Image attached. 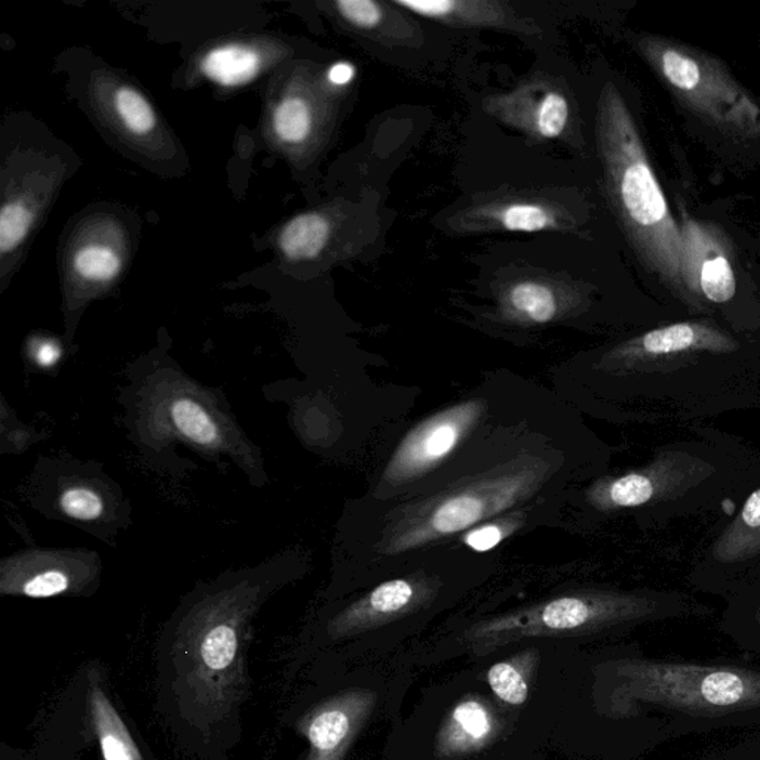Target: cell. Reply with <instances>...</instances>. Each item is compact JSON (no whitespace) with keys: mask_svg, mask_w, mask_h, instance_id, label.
<instances>
[{"mask_svg":"<svg viewBox=\"0 0 760 760\" xmlns=\"http://www.w3.org/2000/svg\"><path fill=\"white\" fill-rule=\"evenodd\" d=\"M595 138L612 207L645 266L691 300L680 272L682 237L650 166L632 112L614 83L600 92Z\"/></svg>","mask_w":760,"mask_h":760,"instance_id":"obj_1","label":"cell"},{"mask_svg":"<svg viewBox=\"0 0 760 760\" xmlns=\"http://www.w3.org/2000/svg\"><path fill=\"white\" fill-rule=\"evenodd\" d=\"M620 703H642L670 729L760 721V669L625 659L615 665Z\"/></svg>","mask_w":760,"mask_h":760,"instance_id":"obj_2","label":"cell"},{"mask_svg":"<svg viewBox=\"0 0 760 760\" xmlns=\"http://www.w3.org/2000/svg\"><path fill=\"white\" fill-rule=\"evenodd\" d=\"M549 474V462L526 457L487 474L480 481L465 483L446 494L415 502L389 519L377 548L385 554L416 552L434 541L469 531L526 502L547 483Z\"/></svg>","mask_w":760,"mask_h":760,"instance_id":"obj_3","label":"cell"},{"mask_svg":"<svg viewBox=\"0 0 760 760\" xmlns=\"http://www.w3.org/2000/svg\"><path fill=\"white\" fill-rule=\"evenodd\" d=\"M637 48L680 102L721 132L760 137V107L715 58L690 46L644 36Z\"/></svg>","mask_w":760,"mask_h":760,"instance_id":"obj_4","label":"cell"},{"mask_svg":"<svg viewBox=\"0 0 760 760\" xmlns=\"http://www.w3.org/2000/svg\"><path fill=\"white\" fill-rule=\"evenodd\" d=\"M654 611L644 599L615 594H572L483 621L465 633V642L483 655L524 637L569 636L614 627Z\"/></svg>","mask_w":760,"mask_h":760,"instance_id":"obj_5","label":"cell"},{"mask_svg":"<svg viewBox=\"0 0 760 760\" xmlns=\"http://www.w3.org/2000/svg\"><path fill=\"white\" fill-rule=\"evenodd\" d=\"M487 406L481 400L462 401L413 428L390 457L385 483L402 486L439 467L476 430Z\"/></svg>","mask_w":760,"mask_h":760,"instance_id":"obj_6","label":"cell"},{"mask_svg":"<svg viewBox=\"0 0 760 760\" xmlns=\"http://www.w3.org/2000/svg\"><path fill=\"white\" fill-rule=\"evenodd\" d=\"M680 237V272L684 288L694 297H704L715 304H725L737 292V280L730 263V247L716 226L696 222L682 214Z\"/></svg>","mask_w":760,"mask_h":760,"instance_id":"obj_7","label":"cell"},{"mask_svg":"<svg viewBox=\"0 0 760 760\" xmlns=\"http://www.w3.org/2000/svg\"><path fill=\"white\" fill-rule=\"evenodd\" d=\"M485 111L536 140H556L570 120L568 97L544 81L523 83L507 94L489 97Z\"/></svg>","mask_w":760,"mask_h":760,"instance_id":"obj_8","label":"cell"},{"mask_svg":"<svg viewBox=\"0 0 760 760\" xmlns=\"http://www.w3.org/2000/svg\"><path fill=\"white\" fill-rule=\"evenodd\" d=\"M434 598V587L422 577L390 579L351 604L330 625L336 637L350 636L401 619Z\"/></svg>","mask_w":760,"mask_h":760,"instance_id":"obj_9","label":"cell"},{"mask_svg":"<svg viewBox=\"0 0 760 760\" xmlns=\"http://www.w3.org/2000/svg\"><path fill=\"white\" fill-rule=\"evenodd\" d=\"M376 705L373 692H348L322 705L308 725V760H340Z\"/></svg>","mask_w":760,"mask_h":760,"instance_id":"obj_10","label":"cell"},{"mask_svg":"<svg viewBox=\"0 0 760 760\" xmlns=\"http://www.w3.org/2000/svg\"><path fill=\"white\" fill-rule=\"evenodd\" d=\"M464 225L477 230L544 232L568 229L570 218L548 201L506 198L473 208L465 214Z\"/></svg>","mask_w":760,"mask_h":760,"instance_id":"obj_11","label":"cell"},{"mask_svg":"<svg viewBox=\"0 0 760 760\" xmlns=\"http://www.w3.org/2000/svg\"><path fill=\"white\" fill-rule=\"evenodd\" d=\"M737 343L717 330L716 327L703 322H679V325L662 327L648 331L640 338L625 343L615 352L620 360H640L648 356L680 354V352L713 351L729 352Z\"/></svg>","mask_w":760,"mask_h":760,"instance_id":"obj_12","label":"cell"},{"mask_svg":"<svg viewBox=\"0 0 760 760\" xmlns=\"http://www.w3.org/2000/svg\"><path fill=\"white\" fill-rule=\"evenodd\" d=\"M393 3L411 14L453 27L519 32L528 27L526 21L519 20L507 3L495 0H393Z\"/></svg>","mask_w":760,"mask_h":760,"instance_id":"obj_13","label":"cell"},{"mask_svg":"<svg viewBox=\"0 0 760 760\" xmlns=\"http://www.w3.org/2000/svg\"><path fill=\"white\" fill-rule=\"evenodd\" d=\"M673 462L659 461L653 469L629 473L627 476L602 483L594 490L593 502L602 510L645 506L658 494H666L678 480Z\"/></svg>","mask_w":760,"mask_h":760,"instance_id":"obj_14","label":"cell"},{"mask_svg":"<svg viewBox=\"0 0 760 760\" xmlns=\"http://www.w3.org/2000/svg\"><path fill=\"white\" fill-rule=\"evenodd\" d=\"M501 309L510 320L523 325H547L562 310V292L544 280H520L508 285Z\"/></svg>","mask_w":760,"mask_h":760,"instance_id":"obj_15","label":"cell"},{"mask_svg":"<svg viewBox=\"0 0 760 760\" xmlns=\"http://www.w3.org/2000/svg\"><path fill=\"white\" fill-rule=\"evenodd\" d=\"M336 8L348 24L384 44H400L413 36L409 21L386 3L376 0H339Z\"/></svg>","mask_w":760,"mask_h":760,"instance_id":"obj_16","label":"cell"},{"mask_svg":"<svg viewBox=\"0 0 760 760\" xmlns=\"http://www.w3.org/2000/svg\"><path fill=\"white\" fill-rule=\"evenodd\" d=\"M494 717L477 700L464 701L453 710L451 719L440 735L443 755L465 753L485 745L494 734Z\"/></svg>","mask_w":760,"mask_h":760,"instance_id":"obj_17","label":"cell"},{"mask_svg":"<svg viewBox=\"0 0 760 760\" xmlns=\"http://www.w3.org/2000/svg\"><path fill=\"white\" fill-rule=\"evenodd\" d=\"M90 704L104 760H143L127 726L100 688H92Z\"/></svg>","mask_w":760,"mask_h":760,"instance_id":"obj_18","label":"cell"},{"mask_svg":"<svg viewBox=\"0 0 760 760\" xmlns=\"http://www.w3.org/2000/svg\"><path fill=\"white\" fill-rule=\"evenodd\" d=\"M760 549V489L747 499L740 518L735 520L716 545L721 562L745 560Z\"/></svg>","mask_w":760,"mask_h":760,"instance_id":"obj_19","label":"cell"},{"mask_svg":"<svg viewBox=\"0 0 760 760\" xmlns=\"http://www.w3.org/2000/svg\"><path fill=\"white\" fill-rule=\"evenodd\" d=\"M170 421L180 435L196 446L214 449L224 443L214 416L193 398L180 397L171 401Z\"/></svg>","mask_w":760,"mask_h":760,"instance_id":"obj_20","label":"cell"},{"mask_svg":"<svg viewBox=\"0 0 760 760\" xmlns=\"http://www.w3.org/2000/svg\"><path fill=\"white\" fill-rule=\"evenodd\" d=\"M260 58L246 46H224L214 49L203 61L205 77L225 87L251 81L259 73Z\"/></svg>","mask_w":760,"mask_h":760,"instance_id":"obj_21","label":"cell"},{"mask_svg":"<svg viewBox=\"0 0 760 760\" xmlns=\"http://www.w3.org/2000/svg\"><path fill=\"white\" fill-rule=\"evenodd\" d=\"M329 222L320 214H302L293 218L281 234L280 246L294 260L314 259L329 241Z\"/></svg>","mask_w":760,"mask_h":760,"instance_id":"obj_22","label":"cell"},{"mask_svg":"<svg viewBox=\"0 0 760 760\" xmlns=\"http://www.w3.org/2000/svg\"><path fill=\"white\" fill-rule=\"evenodd\" d=\"M238 634L234 624L220 621L204 633L200 642V658L209 671H225L237 658Z\"/></svg>","mask_w":760,"mask_h":760,"instance_id":"obj_23","label":"cell"},{"mask_svg":"<svg viewBox=\"0 0 760 760\" xmlns=\"http://www.w3.org/2000/svg\"><path fill=\"white\" fill-rule=\"evenodd\" d=\"M487 680L495 694L508 704L520 705L528 700L529 684L518 659L495 665L489 670Z\"/></svg>","mask_w":760,"mask_h":760,"instance_id":"obj_24","label":"cell"},{"mask_svg":"<svg viewBox=\"0 0 760 760\" xmlns=\"http://www.w3.org/2000/svg\"><path fill=\"white\" fill-rule=\"evenodd\" d=\"M275 129L283 140L288 143L304 141L310 132V112L308 104L297 97L284 100L275 112Z\"/></svg>","mask_w":760,"mask_h":760,"instance_id":"obj_25","label":"cell"},{"mask_svg":"<svg viewBox=\"0 0 760 760\" xmlns=\"http://www.w3.org/2000/svg\"><path fill=\"white\" fill-rule=\"evenodd\" d=\"M519 514L518 518H520ZM518 518L495 520V522H486L478 524V526L469 529V531L464 533L462 536V543L467 545L469 549L477 553H487L510 536L512 532L518 531V528L523 526V522H520Z\"/></svg>","mask_w":760,"mask_h":760,"instance_id":"obj_26","label":"cell"},{"mask_svg":"<svg viewBox=\"0 0 760 760\" xmlns=\"http://www.w3.org/2000/svg\"><path fill=\"white\" fill-rule=\"evenodd\" d=\"M33 222L32 213L19 203L7 204L0 213V251L10 253L29 232Z\"/></svg>","mask_w":760,"mask_h":760,"instance_id":"obj_27","label":"cell"},{"mask_svg":"<svg viewBox=\"0 0 760 760\" xmlns=\"http://www.w3.org/2000/svg\"><path fill=\"white\" fill-rule=\"evenodd\" d=\"M60 508L70 519L90 522L102 518L104 502L99 494L88 487L77 486L65 490L60 497Z\"/></svg>","mask_w":760,"mask_h":760,"instance_id":"obj_28","label":"cell"},{"mask_svg":"<svg viewBox=\"0 0 760 760\" xmlns=\"http://www.w3.org/2000/svg\"><path fill=\"white\" fill-rule=\"evenodd\" d=\"M117 112L132 132L143 134L150 132L155 125L152 107L138 92L124 88L116 95Z\"/></svg>","mask_w":760,"mask_h":760,"instance_id":"obj_29","label":"cell"},{"mask_svg":"<svg viewBox=\"0 0 760 760\" xmlns=\"http://www.w3.org/2000/svg\"><path fill=\"white\" fill-rule=\"evenodd\" d=\"M121 262L115 253L106 249H86L79 251L75 258V269L88 280H112L120 271Z\"/></svg>","mask_w":760,"mask_h":760,"instance_id":"obj_30","label":"cell"},{"mask_svg":"<svg viewBox=\"0 0 760 760\" xmlns=\"http://www.w3.org/2000/svg\"><path fill=\"white\" fill-rule=\"evenodd\" d=\"M70 588V577L66 570L42 569L20 583L19 590L27 598L48 599L66 593Z\"/></svg>","mask_w":760,"mask_h":760,"instance_id":"obj_31","label":"cell"},{"mask_svg":"<svg viewBox=\"0 0 760 760\" xmlns=\"http://www.w3.org/2000/svg\"><path fill=\"white\" fill-rule=\"evenodd\" d=\"M33 360L41 367H53L60 360L61 350L57 343L49 342V340H37L32 347Z\"/></svg>","mask_w":760,"mask_h":760,"instance_id":"obj_32","label":"cell"},{"mask_svg":"<svg viewBox=\"0 0 760 760\" xmlns=\"http://www.w3.org/2000/svg\"><path fill=\"white\" fill-rule=\"evenodd\" d=\"M355 69L350 63H338V65L331 67L329 71V79L334 86H347L352 79H354Z\"/></svg>","mask_w":760,"mask_h":760,"instance_id":"obj_33","label":"cell"}]
</instances>
